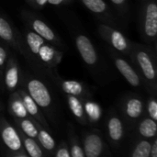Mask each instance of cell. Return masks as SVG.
I'll use <instances>...</instances> for the list:
<instances>
[{
    "instance_id": "32",
    "label": "cell",
    "mask_w": 157,
    "mask_h": 157,
    "mask_svg": "<svg viewBox=\"0 0 157 157\" xmlns=\"http://www.w3.org/2000/svg\"><path fill=\"white\" fill-rule=\"evenodd\" d=\"M110 1H111V3H113L116 6H121L125 3L126 0H110Z\"/></svg>"
},
{
    "instance_id": "10",
    "label": "cell",
    "mask_w": 157,
    "mask_h": 157,
    "mask_svg": "<svg viewBox=\"0 0 157 157\" xmlns=\"http://www.w3.org/2000/svg\"><path fill=\"white\" fill-rule=\"evenodd\" d=\"M31 27L34 32H36L38 35H40L41 38H43L45 40L47 41H51V42H58L57 37L55 35V33L53 32V30L42 20L38 19V18H34L31 21Z\"/></svg>"
},
{
    "instance_id": "3",
    "label": "cell",
    "mask_w": 157,
    "mask_h": 157,
    "mask_svg": "<svg viewBox=\"0 0 157 157\" xmlns=\"http://www.w3.org/2000/svg\"><path fill=\"white\" fill-rule=\"evenodd\" d=\"M28 93L42 109H47L52 104V97L47 86L39 79L31 78L27 84Z\"/></svg>"
},
{
    "instance_id": "11",
    "label": "cell",
    "mask_w": 157,
    "mask_h": 157,
    "mask_svg": "<svg viewBox=\"0 0 157 157\" xmlns=\"http://www.w3.org/2000/svg\"><path fill=\"white\" fill-rule=\"evenodd\" d=\"M18 79H19L18 67L16 62L13 59H10L7 63L6 74H5V84L7 89L14 90L18 84Z\"/></svg>"
},
{
    "instance_id": "20",
    "label": "cell",
    "mask_w": 157,
    "mask_h": 157,
    "mask_svg": "<svg viewBox=\"0 0 157 157\" xmlns=\"http://www.w3.org/2000/svg\"><path fill=\"white\" fill-rule=\"evenodd\" d=\"M86 116L93 122H97L100 120L102 110L100 106L94 101H86L84 106Z\"/></svg>"
},
{
    "instance_id": "26",
    "label": "cell",
    "mask_w": 157,
    "mask_h": 157,
    "mask_svg": "<svg viewBox=\"0 0 157 157\" xmlns=\"http://www.w3.org/2000/svg\"><path fill=\"white\" fill-rule=\"evenodd\" d=\"M147 110H148V114H149L150 118L153 119L154 121H157V103L155 99L151 98L148 101Z\"/></svg>"
},
{
    "instance_id": "6",
    "label": "cell",
    "mask_w": 157,
    "mask_h": 157,
    "mask_svg": "<svg viewBox=\"0 0 157 157\" xmlns=\"http://www.w3.org/2000/svg\"><path fill=\"white\" fill-rule=\"evenodd\" d=\"M100 33L108 41H109L112 47L117 51L123 52L129 49L128 40L121 31L109 27L102 26L100 28Z\"/></svg>"
},
{
    "instance_id": "13",
    "label": "cell",
    "mask_w": 157,
    "mask_h": 157,
    "mask_svg": "<svg viewBox=\"0 0 157 157\" xmlns=\"http://www.w3.org/2000/svg\"><path fill=\"white\" fill-rule=\"evenodd\" d=\"M19 95L21 97V99L24 103V106L27 109V112L28 114L31 115L33 118L37 119L38 121H40L42 124L46 125V123L44 122V120L43 118L41 117L40 113V110H39V106L37 105V103L33 100V98L29 95V93L25 92V91H22L20 90L19 92Z\"/></svg>"
},
{
    "instance_id": "1",
    "label": "cell",
    "mask_w": 157,
    "mask_h": 157,
    "mask_svg": "<svg viewBox=\"0 0 157 157\" xmlns=\"http://www.w3.org/2000/svg\"><path fill=\"white\" fill-rule=\"evenodd\" d=\"M26 41L30 52L44 64L48 66H55L60 63L63 53L47 43L45 40L36 32L28 31L26 34Z\"/></svg>"
},
{
    "instance_id": "5",
    "label": "cell",
    "mask_w": 157,
    "mask_h": 157,
    "mask_svg": "<svg viewBox=\"0 0 157 157\" xmlns=\"http://www.w3.org/2000/svg\"><path fill=\"white\" fill-rule=\"evenodd\" d=\"M76 48L83 59L88 65H94L98 62V54L91 40L85 35H78L75 39Z\"/></svg>"
},
{
    "instance_id": "4",
    "label": "cell",
    "mask_w": 157,
    "mask_h": 157,
    "mask_svg": "<svg viewBox=\"0 0 157 157\" xmlns=\"http://www.w3.org/2000/svg\"><path fill=\"white\" fill-rule=\"evenodd\" d=\"M144 35L154 40L157 34V5L155 1H149L144 8Z\"/></svg>"
},
{
    "instance_id": "9",
    "label": "cell",
    "mask_w": 157,
    "mask_h": 157,
    "mask_svg": "<svg viewBox=\"0 0 157 157\" xmlns=\"http://www.w3.org/2000/svg\"><path fill=\"white\" fill-rule=\"evenodd\" d=\"M115 65L118 71L123 75V77L127 80V82L134 86L137 87L141 85V80L137 73L134 69L130 65V63L122 58H116L115 59Z\"/></svg>"
},
{
    "instance_id": "29",
    "label": "cell",
    "mask_w": 157,
    "mask_h": 157,
    "mask_svg": "<svg viewBox=\"0 0 157 157\" xmlns=\"http://www.w3.org/2000/svg\"><path fill=\"white\" fill-rule=\"evenodd\" d=\"M6 59V52L5 49L0 46V68L4 67Z\"/></svg>"
},
{
    "instance_id": "31",
    "label": "cell",
    "mask_w": 157,
    "mask_h": 157,
    "mask_svg": "<svg viewBox=\"0 0 157 157\" xmlns=\"http://www.w3.org/2000/svg\"><path fill=\"white\" fill-rule=\"evenodd\" d=\"M64 2V0H47V3L51 4V5H53V6H58V5H61Z\"/></svg>"
},
{
    "instance_id": "19",
    "label": "cell",
    "mask_w": 157,
    "mask_h": 157,
    "mask_svg": "<svg viewBox=\"0 0 157 157\" xmlns=\"http://www.w3.org/2000/svg\"><path fill=\"white\" fill-rule=\"evenodd\" d=\"M62 89L67 95L72 96H81L84 93V86L75 80H63L61 83Z\"/></svg>"
},
{
    "instance_id": "30",
    "label": "cell",
    "mask_w": 157,
    "mask_h": 157,
    "mask_svg": "<svg viewBox=\"0 0 157 157\" xmlns=\"http://www.w3.org/2000/svg\"><path fill=\"white\" fill-rule=\"evenodd\" d=\"M151 157H157V140H155L153 144H151Z\"/></svg>"
},
{
    "instance_id": "12",
    "label": "cell",
    "mask_w": 157,
    "mask_h": 157,
    "mask_svg": "<svg viewBox=\"0 0 157 157\" xmlns=\"http://www.w3.org/2000/svg\"><path fill=\"white\" fill-rule=\"evenodd\" d=\"M9 111L16 119L28 118V112L19 94L15 93L9 100Z\"/></svg>"
},
{
    "instance_id": "17",
    "label": "cell",
    "mask_w": 157,
    "mask_h": 157,
    "mask_svg": "<svg viewBox=\"0 0 157 157\" xmlns=\"http://www.w3.org/2000/svg\"><path fill=\"white\" fill-rule=\"evenodd\" d=\"M125 110H126V114L129 118L136 120L143 113L144 103L139 98H132L127 101Z\"/></svg>"
},
{
    "instance_id": "21",
    "label": "cell",
    "mask_w": 157,
    "mask_h": 157,
    "mask_svg": "<svg viewBox=\"0 0 157 157\" xmlns=\"http://www.w3.org/2000/svg\"><path fill=\"white\" fill-rule=\"evenodd\" d=\"M17 123L18 124L21 132L26 134L27 136L36 139L38 136V127L36 124L29 119L25 118V119H18L17 121Z\"/></svg>"
},
{
    "instance_id": "18",
    "label": "cell",
    "mask_w": 157,
    "mask_h": 157,
    "mask_svg": "<svg viewBox=\"0 0 157 157\" xmlns=\"http://www.w3.org/2000/svg\"><path fill=\"white\" fill-rule=\"evenodd\" d=\"M157 132V124L153 119H144L139 125V132L144 138H153Z\"/></svg>"
},
{
    "instance_id": "28",
    "label": "cell",
    "mask_w": 157,
    "mask_h": 157,
    "mask_svg": "<svg viewBox=\"0 0 157 157\" xmlns=\"http://www.w3.org/2000/svg\"><path fill=\"white\" fill-rule=\"evenodd\" d=\"M56 157H70V151L65 145H61L55 153Z\"/></svg>"
},
{
    "instance_id": "14",
    "label": "cell",
    "mask_w": 157,
    "mask_h": 157,
    "mask_svg": "<svg viewBox=\"0 0 157 157\" xmlns=\"http://www.w3.org/2000/svg\"><path fill=\"white\" fill-rule=\"evenodd\" d=\"M67 102L70 110L72 111L73 115L82 123H86V116L85 114L84 106L82 102L79 100V98L76 96L68 95L67 97Z\"/></svg>"
},
{
    "instance_id": "23",
    "label": "cell",
    "mask_w": 157,
    "mask_h": 157,
    "mask_svg": "<svg viewBox=\"0 0 157 157\" xmlns=\"http://www.w3.org/2000/svg\"><path fill=\"white\" fill-rule=\"evenodd\" d=\"M0 38L9 43H14V33L10 24L0 17Z\"/></svg>"
},
{
    "instance_id": "16",
    "label": "cell",
    "mask_w": 157,
    "mask_h": 157,
    "mask_svg": "<svg viewBox=\"0 0 157 157\" xmlns=\"http://www.w3.org/2000/svg\"><path fill=\"white\" fill-rule=\"evenodd\" d=\"M108 130L109 137L114 142H119L123 136V125L121 119L118 117H111L108 123Z\"/></svg>"
},
{
    "instance_id": "2",
    "label": "cell",
    "mask_w": 157,
    "mask_h": 157,
    "mask_svg": "<svg viewBox=\"0 0 157 157\" xmlns=\"http://www.w3.org/2000/svg\"><path fill=\"white\" fill-rule=\"evenodd\" d=\"M0 135L5 145L17 156H27L22 153V142L18 132L6 121L0 123Z\"/></svg>"
},
{
    "instance_id": "22",
    "label": "cell",
    "mask_w": 157,
    "mask_h": 157,
    "mask_svg": "<svg viewBox=\"0 0 157 157\" xmlns=\"http://www.w3.org/2000/svg\"><path fill=\"white\" fill-rule=\"evenodd\" d=\"M38 141L40 145L47 151H52L55 148L56 143L55 140L52 137V135L42 128H38Z\"/></svg>"
},
{
    "instance_id": "27",
    "label": "cell",
    "mask_w": 157,
    "mask_h": 157,
    "mask_svg": "<svg viewBox=\"0 0 157 157\" xmlns=\"http://www.w3.org/2000/svg\"><path fill=\"white\" fill-rule=\"evenodd\" d=\"M70 156L72 157H84L85 154L82 147L77 144V142H73L70 149Z\"/></svg>"
},
{
    "instance_id": "7",
    "label": "cell",
    "mask_w": 157,
    "mask_h": 157,
    "mask_svg": "<svg viewBox=\"0 0 157 157\" xmlns=\"http://www.w3.org/2000/svg\"><path fill=\"white\" fill-rule=\"evenodd\" d=\"M136 61L141 68L144 77L148 81H155L156 73L155 67L151 56L144 50H140L136 52Z\"/></svg>"
},
{
    "instance_id": "15",
    "label": "cell",
    "mask_w": 157,
    "mask_h": 157,
    "mask_svg": "<svg viewBox=\"0 0 157 157\" xmlns=\"http://www.w3.org/2000/svg\"><path fill=\"white\" fill-rule=\"evenodd\" d=\"M18 133L20 135L22 144L24 145L28 155H29L30 157L43 156V153H42L41 148L40 147V145H38V144L35 142V140L33 138H30V137L27 136L21 131L18 132Z\"/></svg>"
},
{
    "instance_id": "8",
    "label": "cell",
    "mask_w": 157,
    "mask_h": 157,
    "mask_svg": "<svg viewBox=\"0 0 157 157\" xmlns=\"http://www.w3.org/2000/svg\"><path fill=\"white\" fill-rule=\"evenodd\" d=\"M103 142L99 135L90 133L84 140V154L86 157H98L103 152Z\"/></svg>"
},
{
    "instance_id": "24",
    "label": "cell",
    "mask_w": 157,
    "mask_h": 157,
    "mask_svg": "<svg viewBox=\"0 0 157 157\" xmlns=\"http://www.w3.org/2000/svg\"><path fill=\"white\" fill-rule=\"evenodd\" d=\"M82 2L91 12L96 14H102L108 9L104 0H82Z\"/></svg>"
},
{
    "instance_id": "25",
    "label": "cell",
    "mask_w": 157,
    "mask_h": 157,
    "mask_svg": "<svg viewBox=\"0 0 157 157\" xmlns=\"http://www.w3.org/2000/svg\"><path fill=\"white\" fill-rule=\"evenodd\" d=\"M151 153V144L146 141H141L132 153V157H149Z\"/></svg>"
}]
</instances>
